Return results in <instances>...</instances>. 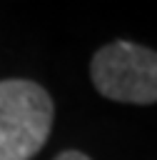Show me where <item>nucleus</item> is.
Listing matches in <instances>:
<instances>
[{
  "label": "nucleus",
  "instance_id": "obj_1",
  "mask_svg": "<svg viewBox=\"0 0 157 160\" xmlns=\"http://www.w3.org/2000/svg\"><path fill=\"white\" fill-rule=\"evenodd\" d=\"M55 105L32 80H0V160H32L47 142Z\"/></svg>",
  "mask_w": 157,
  "mask_h": 160
},
{
  "label": "nucleus",
  "instance_id": "obj_2",
  "mask_svg": "<svg viewBox=\"0 0 157 160\" xmlns=\"http://www.w3.org/2000/svg\"><path fill=\"white\" fill-rule=\"evenodd\" d=\"M95 90L115 102L152 105L157 102V52L117 40L100 48L90 62Z\"/></svg>",
  "mask_w": 157,
  "mask_h": 160
},
{
  "label": "nucleus",
  "instance_id": "obj_3",
  "mask_svg": "<svg viewBox=\"0 0 157 160\" xmlns=\"http://www.w3.org/2000/svg\"><path fill=\"white\" fill-rule=\"evenodd\" d=\"M55 160H92V158H87L80 150H62L60 155H55Z\"/></svg>",
  "mask_w": 157,
  "mask_h": 160
}]
</instances>
